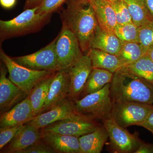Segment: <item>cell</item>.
Masks as SVG:
<instances>
[{"instance_id":"1","label":"cell","mask_w":153,"mask_h":153,"mask_svg":"<svg viewBox=\"0 0 153 153\" xmlns=\"http://www.w3.org/2000/svg\"><path fill=\"white\" fill-rule=\"evenodd\" d=\"M60 17L62 25L69 29L76 36L82 52H88L99 27L94 10L89 1H68Z\"/></svg>"},{"instance_id":"26","label":"cell","mask_w":153,"mask_h":153,"mask_svg":"<svg viewBox=\"0 0 153 153\" xmlns=\"http://www.w3.org/2000/svg\"><path fill=\"white\" fill-rule=\"evenodd\" d=\"M127 6L132 22L137 27L152 20L150 16L143 0H124Z\"/></svg>"},{"instance_id":"5","label":"cell","mask_w":153,"mask_h":153,"mask_svg":"<svg viewBox=\"0 0 153 153\" xmlns=\"http://www.w3.org/2000/svg\"><path fill=\"white\" fill-rule=\"evenodd\" d=\"M110 88V83L98 91L74 100L76 110L83 114H89L102 121L111 117L113 102L111 97Z\"/></svg>"},{"instance_id":"11","label":"cell","mask_w":153,"mask_h":153,"mask_svg":"<svg viewBox=\"0 0 153 153\" xmlns=\"http://www.w3.org/2000/svg\"><path fill=\"white\" fill-rule=\"evenodd\" d=\"M82 114L76 110L73 100L67 99L49 110L37 115L27 123L42 129L56 122L79 117Z\"/></svg>"},{"instance_id":"17","label":"cell","mask_w":153,"mask_h":153,"mask_svg":"<svg viewBox=\"0 0 153 153\" xmlns=\"http://www.w3.org/2000/svg\"><path fill=\"white\" fill-rule=\"evenodd\" d=\"M43 140L55 153H81L79 138L47 131L41 130Z\"/></svg>"},{"instance_id":"40","label":"cell","mask_w":153,"mask_h":153,"mask_svg":"<svg viewBox=\"0 0 153 153\" xmlns=\"http://www.w3.org/2000/svg\"><path fill=\"white\" fill-rule=\"evenodd\" d=\"M86 1H88V0H86Z\"/></svg>"},{"instance_id":"27","label":"cell","mask_w":153,"mask_h":153,"mask_svg":"<svg viewBox=\"0 0 153 153\" xmlns=\"http://www.w3.org/2000/svg\"><path fill=\"white\" fill-rule=\"evenodd\" d=\"M114 33L123 43L138 42L139 27L133 22L117 25Z\"/></svg>"},{"instance_id":"18","label":"cell","mask_w":153,"mask_h":153,"mask_svg":"<svg viewBox=\"0 0 153 153\" xmlns=\"http://www.w3.org/2000/svg\"><path fill=\"white\" fill-rule=\"evenodd\" d=\"M93 7L99 26L102 30L114 33L117 25L115 13L109 0H88Z\"/></svg>"},{"instance_id":"19","label":"cell","mask_w":153,"mask_h":153,"mask_svg":"<svg viewBox=\"0 0 153 153\" xmlns=\"http://www.w3.org/2000/svg\"><path fill=\"white\" fill-rule=\"evenodd\" d=\"M108 138V134L103 125L94 131L79 137L81 153L101 152Z\"/></svg>"},{"instance_id":"29","label":"cell","mask_w":153,"mask_h":153,"mask_svg":"<svg viewBox=\"0 0 153 153\" xmlns=\"http://www.w3.org/2000/svg\"><path fill=\"white\" fill-rule=\"evenodd\" d=\"M111 2L115 13L117 25L132 22L127 6L124 0H117Z\"/></svg>"},{"instance_id":"22","label":"cell","mask_w":153,"mask_h":153,"mask_svg":"<svg viewBox=\"0 0 153 153\" xmlns=\"http://www.w3.org/2000/svg\"><path fill=\"white\" fill-rule=\"evenodd\" d=\"M55 72L38 82L29 94V96L35 117L42 112Z\"/></svg>"},{"instance_id":"30","label":"cell","mask_w":153,"mask_h":153,"mask_svg":"<svg viewBox=\"0 0 153 153\" xmlns=\"http://www.w3.org/2000/svg\"><path fill=\"white\" fill-rule=\"evenodd\" d=\"M71 0H43L38 6L37 13L42 15L52 14L60 8L67 1Z\"/></svg>"},{"instance_id":"4","label":"cell","mask_w":153,"mask_h":153,"mask_svg":"<svg viewBox=\"0 0 153 153\" xmlns=\"http://www.w3.org/2000/svg\"><path fill=\"white\" fill-rule=\"evenodd\" d=\"M0 58L8 71L9 79L27 95L38 82L56 72L32 70L22 66L15 62L1 49Z\"/></svg>"},{"instance_id":"8","label":"cell","mask_w":153,"mask_h":153,"mask_svg":"<svg viewBox=\"0 0 153 153\" xmlns=\"http://www.w3.org/2000/svg\"><path fill=\"white\" fill-rule=\"evenodd\" d=\"M55 49L61 69H67L83 55L79 42L74 33L62 25L57 36Z\"/></svg>"},{"instance_id":"21","label":"cell","mask_w":153,"mask_h":153,"mask_svg":"<svg viewBox=\"0 0 153 153\" xmlns=\"http://www.w3.org/2000/svg\"><path fill=\"white\" fill-rule=\"evenodd\" d=\"M87 55L93 68L105 69L114 73L122 68L120 60L117 55L96 49H91Z\"/></svg>"},{"instance_id":"37","label":"cell","mask_w":153,"mask_h":153,"mask_svg":"<svg viewBox=\"0 0 153 153\" xmlns=\"http://www.w3.org/2000/svg\"><path fill=\"white\" fill-rule=\"evenodd\" d=\"M150 16L153 19V0H143Z\"/></svg>"},{"instance_id":"3","label":"cell","mask_w":153,"mask_h":153,"mask_svg":"<svg viewBox=\"0 0 153 153\" xmlns=\"http://www.w3.org/2000/svg\"><path fill=\"white\" fill-rule=\"evenodd\" d=\"M38 7L25 10L19 16L8 21H0L1 42L14 37L36 33L50 21L52 14L37 13Z\"/></svg>"},{"instance_id":"33","label":"cell","mask_w":153,"mask_h":153,"mask_svg":"<svg viewBox=\"0 0 153 153\" xmlns=\"http://www.w3.org/2000/svg\"><path fill=\"white\" fill-rule=\"evenodd\" d=\"M138 126L146 129L153 134V110L150 113L145 120Z\"/></svg>"},{"instance_id":"34","label":"cell","mask_w":153,"mask_h":153,"mask_svg":"<svg viewBox=\"0 0 153 153\" xmlns=\"http://www.w3.org/2000/svg\"><path fill=\"white\" fill-rule=\"evenodd\" d=\"M134 153H153V144L142 143Z\"/></svg>"},{"instance_id":"36","label":"cell","mask_w":153,"mask_h":153,"mask_svg":"<svg viewBox=\"0 0 153 153\" xmlns=\"http://www.w3.org/2000/svg\"><path fill=\"white\" fill-rule=\"evenodd\" d=\"M43 0H26L25 10L38 7Z\"/></svg>"},{"instance_id":"16","label":"cell","mask_w":153,"mask_h":153,"mask_svg":"<svg viewBox=\"0 0 153 153\" xmlns=\"http://www.w3.org/2000/svg\"><path fill=\"white\" fill-rule=\"evenodd\" d=\"M7 70L0 69V109L1 112L9 110L27 94L6 76Z\"/></svg>"},{"instance_id":"7","label":"cell","mask_w":153,"mask_h":153,"mask_svg":"<svg viewBox=\"0 0 153 153\" xmlns=\"http://www.w3.org/2000/svg\"><path fill=\"white\" fill-rule=\"evenodd\" d=\"M57 38L35 53L12 58L20 65L32 70L54 72L60 70L61 68L55 49Z\"/></svg>"},{"instance_id":"31","label":"cell","mask_w":153,"mask_h":153,"mask_svg":"<svg viewBox=\"0 0 153 153\" xmlns=\"http://www.w3.org/2000/svg\"><path fill=\"white\" fill-rule=\"evenodd\" d=\"M24 126L23 125L0 128V149H3L11 141Z\"/></svg>"},{"instance_id":"20","label":"cell","mask_w":153,"mask_h":153,"mask_svg":"<svg viewBox=\"0 0 153 153\" xmlns=\"http://www.w3.org/2000/svg\"><path fill=\"white\" fill-rule=\"evenodd\" d=\"M122 45V42L115 33L102 30L99 26L91 42V49H100L117 56Z\"/></svg>"},{"instance_id":"24","label":"cell","mask_w":153,"mask_h":153,"mask_svg":"<svg viewBox=\"0 0 153 153\" xmlns=\"http://www.w3.org/2000/svg\"><path fill=\"white\" fill-rule=\"evenodd\" d=\"M147 51L137 42L123 43L122 47L117 55L122 67L134 63L146 54Z\"/></svg>"},{"instance_id":"6","label":"cell","mask_w":153,"mask_h":153,"mask_svg":"<svg viewBox=\"0 0 153 153\" xmlns=\"http://www.w3.org/2000/svg\"><path fill=\"white\" fill-rule=\"evenodd\" d=\"M153 110L152 105L133 102H114L111 117L118 124L126 128L131 126H138L145 120Z\"/></svg>"},{"instance_id":"12","label":"cell","mask_w":153,"mask_h":153,"mask_svg":"<svg viewBox=\"0 0 153 153\" xmlns=\"http://www.w3.org/2000/svg\"><path fill=\"white\" fill-rule=\"evenodd\" d=\"M67 69L70 78L69 97L75 100L83 91L93 69L91 60L87 54L83 55Z\"/></svg>"},{"instance_id":"35","label":"cell","mask_w":153,"mask_h":153,"mask_svg":"<svg viewBox=\"0 0 153 153\" xmlns=\"http://www.w3.org/2000/svg\"><path fill=\"white\" fill-rule=\"evenodd\" d=\"M16 1L17 0H0V4L4 8L10 9L13 7Z\"/></svg>"},{"instance_id":"10","label":"cell","mask_w":153,"mask_h":153,"mask_svg":"<svg viewBox=\"0 0 153 153\" xmlns=\"http://www.w3.org/2000/svg\"><path fill=\"white\" fill-rule=\"evenodd\" d=\"M100 126L93 117L83 114L79 117L56 122L42 130L79 138L94 131Z\"/></svg>"},{"instance_id":"14","label":"cell","mask_w":153,"mask_h":153,"mask_svg":"<svg viewBox=\"0 0 153 153\" xmlns=\"http://www.w3.org/2000/svg\"><path fill=\"white\" fill-rule=\"evenodd\" d=\"M34 113L29 95L8 111L1 114L0 127L23 125L34 117Z\"/></svg>"},{"instance_id":"9","label":"cell","mask_w":153,"mask_h":153,"mask_svg":"<svg viewBox=\"0 0 153 153\" xmlns=\"http://www.w3.org/2000/svg\"><path fill=\"white\" fill-rule=\"evenodd\" d=\"M114 149L117 153H134L142 142L135 134H131L118 124L112 117L102 121Z\"/></svg>"},{"instance_id":"15","label":"cell","mask_w":153,"mask_h":153,"mask_svg":"<svg viewBox=\"0 0 153 153\" xmlns=\"http://www.w3.org/2000/svg\"><path fill=\"white\" fill-rule=\"evenodd\" d=\"M41 138L40 129L30 124L24 125L7 145L4 152L21 153L31 146L40 141Z\"/></svg>"},{"instance_id":"23","label":"cell","mask_w":153,"mask_h":153,"mask_svg":"<svg viewBox=\"0 0 153 153\" xmlns=\"http://www.w3.org/2000/svg\"><path fill=\"white\" fill-rule=\"evenodd\" d=\"M114 73L105 69L93 68L88 78L83 92L85 95L100 90L111 83Z\"/></svg>"},{"instance_id":"39","label":"cell","mask_w":153,"mask_h":153,"mask_svg":"<svg viewBox=\"0 0 153 153\" xmlns=\"http://www.w3.org/2000/svg\"><path fill=\"white\" fill-rule=\"evenodd\" d=\"M111 1H117V0H109Z\"/></svg>"},{"instance_id":"2","label":"cell","mask_w":153,"mask_h":153,"mask_svg":"<svg viewBox=\"0 0 153 153\" xmlns=\"http://www.w3.org/2000/svg\"><path fill=\"white\" fill-rule=\"evenodd\" d=\"M113 102L153 104V84L121 68L114 73L110 83Z\"/></svg>"},{"instance_id":"38","label":"cell","mask_w":153,"mask_h":153,"mask_svg":"<svg viewBox=\"0 0 153 153\" xmlns=\"http://www.w3.org/2000/svg\"><path fill=\"white\" fill-rule=\"evenodd\" d=\"M146 55L150 57L151 60L153 62V47L148 49Z\"/></svg>"},{"instance_id":"25","label":"cell","mask_w":153,"mask_h":153,"mask_svg":"<svg viewBox=\"0 0 153 153\" xmlns=\"http://www.w3.org/2000/svg\"><path fill=\"white\" fill-rule=\"evenodd\" d=\"M122 68L153 84V62L146 54L134 63Z\"/></svg>"},{"instance_id":"28","label":"cell","mask_w":153,"mask_h":153,"mask_svg":"<svg viewBox=\"0 0 153 153\" xmlns=\"http://www.w3.org/2000/svg\"><path fill=\"white\" fill-rule=\"evenodd\" d=\"M138 43L147 52L153 47V19L139 27Z\"/></svg>"},{"instance_id":"32","label":"cell","mask_w":153,"mask_h":153,"mask_svg":"<svg viewBox=\"0 0 153 153\" xmlns=\"http://www.w3.org/2000/svg\"><path fill=\"white\" fill-rule=\"evenodd\" d=\"M38 142L23 151L21 153H54L55 151L50 146Z\"/></svg>"},{"instance_id":"13","label":"cell","mask_w":153,"mask_h":153,"mask_svg":"<svg viewBox=\"0 0 153 153\" xmlns=\"http://www.w3.org/2000/svg\"><path fill=\"white\" fill-rule=\"evenodd\" d=\"M70 78L67 69H60L53 76L42 112L49 110L69 97Z\"/></svg>"}]
</instances>
